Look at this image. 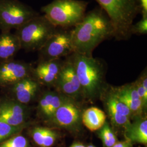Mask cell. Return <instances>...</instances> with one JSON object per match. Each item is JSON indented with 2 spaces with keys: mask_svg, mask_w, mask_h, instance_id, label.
I'll return each mask as SVG.
<instances>
[{
  "mask_svg": "<svg viewBox=\"0 0 147 147\" xmlns=\"http://www.w3.org/2000/svg\"><path fill=\"white\" fill-rule=\"evenodd\" d=\"M74 53L92 57L95 47L104 40L115 38L116 32L109 16L100 7L86 13L71 30Z\"/></svg>",
  "mask_w": 147,
  "mask_h": 147,
  "instance_id": "cell-1",
  "label": "cell"
},
{
  "mask_svg": "<svg viewBox=\"0 0 147 147\" xmlns=\"http://www.w3.org/2000/svg\"><path fill=\"white\" fill-rule=\"evenodd\" d=\"M109 16L115 29V38L127 39L130 28L140 13L138 0H95Z\"/></svg>",
  "mask_w": 147,
  "mask_h": 147,
  "instance_id": "cell-2",
  "label": "cell"
},
{
  "mask_svg": "<svg viewBox=\"0 0 147 147\" xmlns=\"http://www.w3.org/2000/svg\"><path fill=\"white\" fill-rule=\"evenodd\" d=\"M69 59L73 64L81 88V92L89 99L100 94L102 85L104 68L101 62L93 57L74 53Z\"/></svg>",
  "mask_w": 147,
  "mask_h": 147,
  "instance_id": "cell-3",
  "label": "cell"
},
{
  "mask_svg": "<svg viewBox=\"0 0 147 147\" xmlns=\"http://www.w3.org/2000/svg\"><path fill=\"white\" fill-rule=\"evenodd\" d=\"M88 5L81 0H53L41 11L55 26L72 28L84 18Z\"/></svg>",
  "mask_w": 147,
  "mask_h": 147,
  "instance_id": "cell-4",
  "label": "cell"
},
{
  "mask_svg": "<svg viewBox=\"0 0 147 147\" xmlns=\"http://www.w3.org/2000/svg\"><path fill=\"white\" fill-rule=\"evenodd\" d=\"M57 27L44 15H39L16 30L21 49L26 51H39L56 31Z\"/></svg>",
  "mask_w": 147,
  "mask_h": 147,
  "instance_id": "cell-5",
  "label": "cell"
},
{
  "mask_svg": "<svg viewBox=\"0 0 147 147\" xmlns=\"http://www.w3.org/2000/svg\"><path fill=\"white\" fill-rule=\"evenodd\" d=\"M39 15L31 7L19 0H0V30H16Z\"/></svg>",
  "mask_w": 147,
  "mask_h": 147,
  "instance_id": "cell-6",
  "label": "cell"
},
{
  "mask_svg": "<svg viewBox=\"0 0 147 147\" xmlns=\"http://www.w3.org/2000/svg\"><path fill=\"white\" fill-rule=\"evenodd\" d=\"M71 28L57 27L39 51V62L60 59L74 53L71 40Z\"/></svg>",
  "mask_w": 147,
  "mask_h": 147,
  "instance_id": "cell-7",
  "label": "cell"
},
{
  "mask_svg": "<svg viewBox=\"0 0 147 147\" xmlns=\"http://www.w3.org/2000/svg\"><path fill=\"white\" fill-rule=\"evenodd\" d=\"M33 69L31 64L14 59L0 63V87H9L31 77Z\"/></svg>",
  "mask_w": 147,
  "mask_h": 147,
  "instance_id": "cell-8",
  "label": "cell"
},
{
  "mask_svg": "<svg viewBox=\"0 0 147 147\" xmlns=\"http://www.w3.org/2000/svg\"><path fill=\"white\" fill-rule=\"evenodd\" d=\"M29 115L26 105L21 104L11 98L1 100L0 121L13 126L26 124Z\"/></svg>",
  "mask_w": 147,
  "mask_h": 147,
  "instance_id": "cell-9",
  "label": "cell"
},
{
  "mask_svg": "<svg viewBox=\"0 0 147 147\" xmlns=\"http://www.w3.org/2000/svg\"><path fill=\"white\" fill-rule=\"evenodd\" d=\"M80 118L81 111L78 106L67 98L47 121L57 126L71 128L79 124Z\"/></svg>",
  "mask_w": 147,
  "mask_h": 147,
  "instance_id": "cell-10",
  "label": "cell"
},
{
  "mask_svg": "<svg viewBox=\"0 0 147 147\" xmlns=\"http://www.w3.org/2000/svg\"><path fill=\"white\" fill-rule=\"evenodd\" d=\"M55 84L60 91L69 96H76L81 92L78 76L69 59L63 63Z\"/></svg>",
  "mask_w": 147,
  "mask_h": 147,
  "instance_id": "cell-11",
  "label": "cell"
},
{
  "mask_svg": "<svg viewBox=\"0 0 147 147\" xmlns=\"http://www.w3.org/2000/svg\"><path fill=\"white\" fill-rule=\"evenodd\" d=\"M9 88L10 98L27 105L37 96L40 89V84L31 76L21 80Z\"/></svg>",
  "mask_w": 147,
  "mask_h": 147,
  "instance_id": "cell-12",
  "label": "cell"
},
{
  "mask_svg": "<svg viewBox=\"0 0 147 147\" xmlns=\"http://www.w3.org/2000/svg\"><path fill=\"white\" fill-rule=\"evenodd\" d=\"M63 63L60 59L40 62L33 69L32 75L39 84H55Z\"/></svg>",
  "mask_w": 147,
  "mask_h": 147,
  "instance_id": "cell-13",
  "label": "cell"
},
{
  "mask_svg": "<svg viewBox=\"0 0 147 147\" xmlns=\"http://www.w3.org/2000/svg\"><path fill=\"white\" fill-rule=\"evenodd\" d=\"M107 107L112 121L119 126H127L130 123V109L115 94L110 96L107 100Z\"/></svg>",
  "mask_w": 147,
  "mask_h": 147,
  "instance_id": "cell-14",
  "label": "cell"
},
{
  "mask_svg": "<svg viewBox=\"0 0 147 147\" xmlns=\"http://www.w3.org/2000/svg\"><path fill=\"white\" fill-rule=\"evenodd\" d=\"M21 49L19 38L11 31L0 33V63L14 59Z\"/></svg>",
  "mask_w": 147,
  "mask_h": 147,
  "instance_id": "cell-15",
  "label": "cell"
},
{
  "mask_svg": "<svg viewBox=\"0 0 147 147\" xmlns=\"http://www.w3.org/2000/svg\"><path fill=\"white\" fill-rule=\"evenodd\" d=\"M82 121L91 131L100 129L104 125L106 116L105 112L98 107H92L85 111L82 115Z\"/></svg>",
  "mask_w": 147,
  "mask_h": 147,
  "instance_id": "cell-16",
  "label": "cell"
},
{
  "mask_svg": "<svg viewBox=\"0 0 147 147\" xmlns=\"http://www.w3.org/2000/svg\"><path fill=\"white\" fill-rule=\"evenodd\" d=\"M125 136L129 142L147 144V119H140L125 126Z\"/></svg>",
  "mask_w": 147,
  "mask_h": 147,
  "instance_id": "cell-17",
  "label": "cell"
},
{
  "mask_svg": "<svg viewBox=\"0 0 147 147\" xmlns=\"http://www.w3.org/2000/svg\"><path fill=\"white\" fill-rule=\"evenodd\" d=\"M56 132L52 129L36 127L32 130L33 141L40 147H50L55 143L57 138Z\"/></svg>",
  "mask_w": 147,
  "mask_h": 147,
  "instance_id": "cell-18",
  "label": "cell"
},
{
  "mask_svg": "<svg viewBox=\"0 0 147 147\" xmlns=\"http://www.w3.org/2000/svg\"><path fill=\"white\" fill-rule=\"evenodd\" d=\"M27 126V123L20 126H13L0 121V143L5 141L11 137L19 134Z\"/></svg>",
  "mask_w": 147,
  "mask_h": 147,
  "instance_id": "cell-19",
  "label": "cell"
},
{
  "mask_svg": "<svg viewBox=\"0 0 147 147\" xmlns=\"http://www.w3.org/2000/svg\"><path fill=\"white\" fill-rule=\"evenodd\" d=\"M99 136L105 147H112L117 142L115 134L106 122L100 129Z\"/></svg>",
  "mask_w": 147,
  "mask_h": 147,
  "instance_id": "cell-20",
  "label": "cell"
},
{
  "mask_svg": "<svg viewBox=\"0 0 147 147\" xmlns=\"http://www.w3.org/2000/svg\"><path fill=\"white\" fill-rule=\"evenodd\" d=\"M116 96L130 109L131 112H139L144 106L142 100H136L130 98L118 92L115 94Z\"/></svg>",
  "mask_w": 147,
  "mask_h": 147,
  "instance_id": "cell-21",
  "label": "cell"
},
{
  "mask_svg": "<svg viewBox=\"0 0 147 147\" xmlns=\"http://www.w3.org/2000/svg\"><path fill=\"white\" fill-rule=\"evenodd\" d=\"M0 147H30V145L25 137L17 134L1 142Z\"/></svg>",
  "mask_w": 147,
  "mask_h": 147,
  "instance_id": "cell-22",
  "label": "cell"
},
{
  "mask_svg": "<svg viewBox=\"0 0 147 147\" xmlns=\"http://www.w3.org/2000/svg\"><path fill=\"white\" fill-rule=\"evenodd\" d=\"M53 92H46L44 93L40 96L38 104V112L39 116L44 118L47 109L53 100Z\"/></svg>",
  "mask_w": 147,
  "mask_h": 147,
  "instance_id": "cell-23",
  "label": "cell"
},
{
  "mask_svg": "<svg viewBox=\"0 0 147 147\" xmlns=\"http://www.w3.org/2000/svg\"><path fill=\"white\" fill-rule=\"evenodd\" d=\"M67 98H68L62 96L61 95H59L55 93L53 96V100L51 101V102L45 115L44 119H45L47 121L50 118H51L56 110L63 104L64 102L67 100Z\"/></svg>",
  "mask_w": 147,
  "mask_h": 147,
  "instance_id": "cell-24",
  "label": "cell"
},
{
  "mask_svg": "<svg viewBox=\"0 0 147 147\" xmlns=\"http://www.w3.org/2000/svg\"><path fill=\"white\" fill-rule=\"evenodd\" d=\"M147 33V16L142 19L135 24H132L130 28V34L137 35H146Z\"/></svg>",
  "mask_w": 147,
  "mask_h": 147,
  "instance_id": "cell-25",
  "label": "cell"
},
{
  "mask_svg": "<svg viewBox=\"0 0 147 147\" xmlns=\"http://www.w3.org/2000/svg\"><path fill=\"white\" fill-rule=\"evenodd\" d=\"M135 87L137 90V94L141 100H142L143 105H146L147 102V90H146L143 88L141 83H138Z\"/></svg>",
  "mask_w": 147,
  "mask_h": 147,
  "instance_id": "cell-26",
  "label": "cell"
},
{
  "mask_svg": "<svg viewBox=\"0 0 147 147\" xmlns=\"http://www.w3.org/2000/svg\"><path fill=\"white\" fill-rule=\"evenodd\" d=\"M142 17L147 16V0H138Z\"/></svg>",
  "mask_w": 147,
  "mask_h": 147,
  "instance_id": "cell-27",
  "label": "cell"
},
{
  "mask_svg": "<svg viewBox=\"0 0 147 147\" xmlns=\"http://www.w3.org/2000/svg\"><path fill=\"white\" fill-rule=\"evenodd\" d=\"M112 147H131V143L128 141L124 142H117Z\"/></svg>",
  "mask_w": 147,
  "mask_h": 147,
  "instance_id": "cell-28",
  "label": "cell"
},
{
  "mask_svg": "<svg viewBox=\"0 0 147 147\" xmlns=\"http://www.w3.org/2000/svg\"><path fill=\"white\" fill-rule=\"evenodd\" d=\"M70 147H86L84 146V145L82 143H74L73 144H72Z\"/></svg>",
  "mask_w": 147,
  "mask_h": 147,
  "instance_id": "cell-29",
  "label": "cell"
},
{
  "mask_svg": "<svg viewBox=\"0 0 147 147\" xmlns=\"http://www.w3.org/2000/svg\"><path fill=\"white\" fill-rule=\"evenodd\" d=\"M87 147H95L94 146H92V145H89L88 146H87Z\"/></svg>",
  "mask_w": 147,
  "mask_h": 147,
  "instance_id": "cell-30",
  "label": "cell"
},
{
  "mask_svg": "<svg viewBox=\"0 0 147 147\" xmlns=\"http://www.w3.org/2000/svg\"><path fill=\"white\" fill-rule=\"evenodd\" d=\"M1 99H0V110H1Z\"/></svg>",
  "mask_w": 147,
  "mask_h": 147,
  "instance_id": "cell-31",
  "label": "cell"
}]
</instances>
